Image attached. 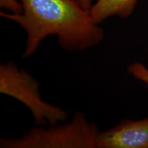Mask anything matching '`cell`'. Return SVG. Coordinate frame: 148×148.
Here are the masks:
<instances>
[{"mask_svg":"<svg viewBox=\"0 0 148 148\" xmlns=\"http://www.w3.org/2000/svg\"><path fill=\"white\" fill-rule=\"evenodd\" d=\"M127 71L130 75L141 81L148 87V67L140 62H134L130 64Z\"/></svg>","mask_w":148,"mask_h":148,"instance_id":"6","label":"cell"},{"mask_svg":"<svg viewBox=\"0 0 148 148\" xmlns=\"http://www.w3.org/2000/svg\"><path fill=\"white\" fill-rule=\"evenodd\" d=\"M99 130L82 112L69 123L34 127L18 138H1V148H95Z\"/></svg>","mask_w":148,"mask_h":148,"instance_id":"2","label":"cell"},{"mask_svg":"<svg viewBox=\"0 0 148 148\" xmlns=\"http://www.w3.org/2000/svg\"><path fill=\"white\" fill-rule=\"evenodd\" d=\"M0 92L23 103L30 110L37 126L57 124L67 116L63 109L42 99L38 81L13 62L0 64Z\"/></svg>","mask_w":148,"mask_h":148,"instance_id":"3","label":"cell"},{"mask_svg":"<svg viewBox=\"0 0 148 148\" xmlns=\"http://www.w3.org/2000/svg\"><path fill=\"white\" fill-rule=\"evenodd\" d=\"M0 7L12 13H21L23 11L21 3L18 0H0Z\"/></svg>","mask_w":148,"mask_h":148,"instance_id":"7","label":"cell"},{"mask_svg":"<svg viewBox=\"0 0 148 148\" xmlns=\"http://www.w3.org/2000/svg\"><path fill=\"white\" fill-rule=\"evenodd\" d=\"M97 148H148V117L123 120L97 135Z\"/></svg>","mask_w":148,"mask_h":148,"instance_id":"4","label":"cell"},{"mask_svg":"<svg viewBox=\"0 0 148 148\" xmlns=\"http://www.w3.org/2000/svg\"><path fill=\"white\" fill-rule=\"evenodd\" d=\"M137 2L138 0H95L90 12L94 21L100 24L110 16L128 17Z\"/></svg>","mask_w":148,"mask_h":148,"instance_id":"5","label":"cell"},{"mask_svg":"<svg viewBox=\"0 0 148 148\" xmlns=\"http://www.w3.org/2000/svg\"><path fill=\"white\" fill-rule=\"evenodd\" d=\"M77 1H78L79 4L82 5L83 8L87 9V10H90L92 5H93L94 2L95 1V0H77Z\"/></svg>","mask_w":148,"mask_h":148,"instance_id":"8","label":"cell"},{"mask_svg":"<svg viewBox=\"0 0 148 148\" xmlns=\"http://www.w3.org/2000/svg\"><path fill=\"white\" fill-rule=\"evenodd\" d=\"M21 13L0 12L2 17L20 25L27 34L23 58L36 52L46 37L56 36L64 49L83 51L98 45L104 38L90 10L77 0H18Z\"/></svg>","mask_w":148,"mask_h":148,"instance_id":"1","label":"cell"}]
</instances>
